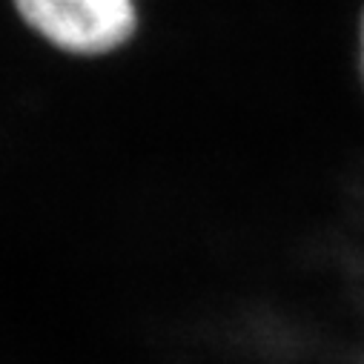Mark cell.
<instances>
[{"mask_svg": "<svg viewBox=\"0 0 364 364\" xmlns=\"http://www.w3.org/2000/svg\"><path fill=\"white\" fill-rule=\"evenodd\" d=\"M358 72H361V83H364V9L358 18Z\"/></svg>", "mask_w": 364, "mask_h": 364, "instance_id": "7a4b0ae2", "label": "cell"}, {"mask_svg": "<svg viewBox=\"0 0 364 364\" xmlns=\"http://www.w3.org/2000/svg\"><path fill=\"white\" fill-rule=\"evenodd\" d=\"M12 6L41 41L77 58L118 52L141 23L138 0H12Z\"/></svg>", "mask_w": 364, "mask_h": 364, "instance_id": "6da1fadb", "label": "cell"}]
</instances>
